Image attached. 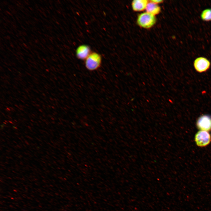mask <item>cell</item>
I'll list each match as a JSON object with an SVG mask.
<instances>
[{"label": "cell", "instance_id": "6da1fadb", "mask_svg": "<svg viewBox=\"0 0 211 211\" xmlns=\"http://www.w3.org/2000/svg\"><path fill=\"white\" fill-rule=\"evenodd\" d=\"M155 16L147 12L141 13L137 17V22L140 27L145 29L152 28L156 23Z\"/></svg>", "mask_w": 211, "mask_h": 211}, {"label": "cell", "instance_id": "7a4b0ae2", "mask_svg": "<svg viewBox=\"0 0 211 211\" xmlns=\"http://www.w3.org/2000/svg\"><path fill=\"white\" fill-rule=\"evenodd\" d=\"M86 69L91 71L96 70L101 66L102 58L101 55L96 52H91L85 60Z\"/></svg>", "mask_w": 211, "mask_h": 211}, {"label": "cell", "instance_id": "3957f363", "mask_svg": "<svg viewBox=\"0 0 211 211\" xmlns=\"http://www.w3.org/2000/svg\"><path fill=\"white\" fill-rule=\"evenodd\" d=\"M195 141L197 146L205 147L208 145L211 141V136L207 131L200 130L195 136Z\"/></svg>", "mask_w": 211, "mask_h": 211}, {"label": "cell", "instance_id": "277c9868", "mask_svg": "<svg viewBox=\"0 0 211 211\" xmlns=\"http://www.w3.org/2000/svg\"><path fill=\"white\" fill-rule=\"evenodd\" d=\"M194 67L198 72L202 73L207 71L210 68V63L206 58L200 57L197 58L194 61Z\"/></svg>", "mask_w": 211, "mask_h": 211}, {"label": "cell", "instance_id": "5b68a950", "mask_svg": "<svg viewBox=\"0 0 211 211\" xmlns=\"http://www.w3.org/2000/svg\"><path fill=\"white\" fill-rule=\"evenodd\" d=\"M196 125L200 130L209 131L211 130V116L208 115H201L198 119Z\"/></svg>", "mask_w": 211, "mask_h": 211}, {"label": "cell", "instance_id": "8992f818", "mask_svg": "<svg viewBox=\"0 0 211 211\" xmlns=\"http://www.w3.org/2000/svg\"><path fill=\"white\" fill-rule=\"evenodd\" d=\"M91 53L90 47L86 45L79 46L76 50V55L78 59L85 60Z\"/></svg>", "mask_w": 211, "mask_h": 211}, {"label": "cell", "instance_id": "52a82bcc", "mask_svg": "<svg viewBox=\"0 0 211 211\" xmlns=\"http://www.w3.org/2000/svg\"><path fill=\"white\" fill-rule=\"evenodd\" d=\"M149 1L147 0H134L132 1L131 6L135 11L139 12L145 10Z\"/></svg>", "mask_w": 211, "mask_h": 211}, {"label": "cell", "instance_id": "ba28073f", "mask_svg": "<svg viewBox=\"0 0 211 211\" xmlns=\"http://www.w3.org/2000/svg\"><path fill=\"white\" fill-rule=\"evenodd\" d=\"M145 10L146 12L155 16L159 14L161 11V8L158 4L151 1L148 2Z\"/></svg>", "mask_w": 211, "mask_h": 211}, {"label": "cell", "instance_id": "9c48e42d", "mask_svg": "<svg viewBox=\"0 0 211 211\" xmlns=\"http://www.w3.org/2000/svg\"><path fill=\"white\" fill-rule=\"evenodd\" d=\"M201 17L204 21H208L211 20V9H206L202 13Z\"/></svg>", "mask_w": 211, "mask_h": 211}, {"label": "cell", "instance_id": "30bf717a", "mask_svg": "<svg viewBox=\"0 0 211 211\" xmlns=\"http://www.w3.org/2000/svg\"><path fill=\"white\" fill-rule=\"evenodd\" d=\"M150 1H151L157 4L162 3L164 1L162 0H152Z\"/></svg>", "mask_w": 211, "mask_h": 211}]
</instances>
